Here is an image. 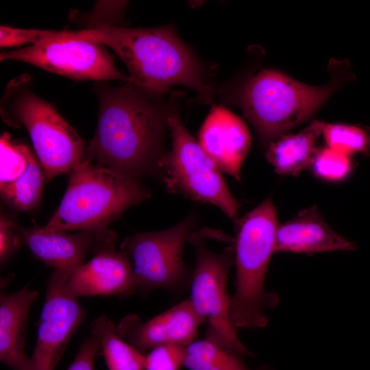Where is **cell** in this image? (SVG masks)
Masks as SVG:
<instances>
[{"label": "cell", "instance_id": "6da1fadb", "mask_svg": "<svg viewBox=\"0 0 370 370\" xmlns=\"http://www.w3.org/2000/svg\"><path fill=\"white\" fill-rule=\"evenodd\" d=\"M93 91L99 101L98 124L83 160L138 179L162 155L171 114L156 101L157 94L131 82L112 86L98 82Z\"/></svg>", "mask_w": 370, "mask_h": 370}, {"label": "cell", "instance_id": "7a4b0ae2", "mask_svg": "<svg viewBox=\"0 0 370 370\" xmlns=\"http://www.w3.org/2000/svg\"><path fill=\"white\" fill-rule=\"evenodd\" d=\"M82 38L109 47L125 64L132 83L159 95L175 85L187 86L209 103L213 90L201 64L172 26L130 28L99 25L82 30Z\"/></svg>", "mask_w": 370, "mask_h": 370}, {"label": "cell", "instance_id": "3957f363", "mask_svg": "<svg viewBox=\"0 0 370 370\" xmlns=\"http://www.w3.org/2000/svg\"><path fill=\"white\" fill-rule=\"evenodd\" d=\"M150 196L138 179L82 160L70 173L66 190L45 227L91 232L95 236V248L112 247L116 237L108 225Z\"/></svg>", "mask_w": 370, "mask_h": 370}, {"label": "cell", "instance_id": "277c9868", "mask_svg": "<svg viewBox=\"0 0 370 370\" xmlns=\"http://www.w3.org/2000/svg\"><path fill=\"white\" fill-rule=\"evenodd\" d=\"M235 222L236 281L231 319L237 329L262 328L268 323L265 311L279 302L278 295L264 288L279 225L275 208L268 198Z\"/></svg>", "mask_w": 370, "mask_h": 370}, {"label": "cell", "instance_id": "5b68a950", "mask_svg": "<svg viewBox=\"0 0 370 370\" xmlns=\"http://www.w3.org/2000/svg\"><path fill=\"white\" fill-rule=\"evenodd\" d=\"M0 110L8 125L25 126L47 180L70 173L83 160V140L52 104L34 92L29 75L8 82Z\"/></svg>", "mask_w": 370, "mask_h": 370}, {"label": "cell", "instance_id": "8992f818", "mask_svg": "<svg viewBox=\"0 0 370 370\" xmlns=\"http://www.w3.org/2000/svg\"><path fill=\"white\" fill-rule=\"evenodd\" d=\"M334 74V77L323 86L299 82L273 69L253 76L241 92L239 104L262 145L267 147L308 120L346 79L341 77L342 73L338 77Z\"/></svg>", "mask_w": 370, "mask_h": 370}, {"label": "cell", "instance_id": "52a82bcc", "mask_svg": "<svg viewBox=\"0 0 370 370\" xmlns=\"http://www.w3.org/2000/svg\"><path fill=\"white\" fill-rule=\"evenodd\" d=\"M217 233L204 229L193 232L189 238L196 256L189 300L195 311L208 323L207 332L241 356H251V352L238 336L230 317L231 297L227 293V282L230 269L234 264V239L217 249L214 247Z\"/></svg>", "mask_w": 370, "mask_h": 370}, {"label": "cell", "instance_id": "ba28073f", "mask_svg": "<svg viewBox=\"0 0 370 370\" xmlns=\"http://www.w3.org/2000/svg\"><path fill=\"white\" fill-rule=\"evenodd\" d=\"M171 150L157 162L168 192L213 204L228 217L237 219L240 204L232 196L221 170L188 132L178 116L168 119Z\"/></svg>", "mask_w": 370, "mask_h": 370}, {"label": "cell", "instance_id": "9c48e42d", "mask_svg": "<svg viewBox=\"0 0 370 370\" xmlns=\"http://www.w3.org/2000/svg\"><path fill=\"white\" fill-rule=\"evenodd\" d=\"M194 220L156 232L127 236L120 246L135 275L137 291L156 289L180 292L190 287L193 271L183 260L185 244L194 232Z\"/></svg>", "mask_w": 370, "mask_h": 370}, {"label": "cell", "instance_id": "30bf717a", "mask_svg": "<svg viewBox=\"0 0 370 370\" xmlns=\"http://www.w3.org/2000/svg\"><path fill=\"white\" fill-rule=\"evenodd\" d=\"M103 44L77 37L47 41L0 53L1 61L26 62L77 80L131 82L115 66Z\"/></svg>", "mask_w": 370, "mask_h": 370}, {"label": "cell", "instance_id": "8fae6325", "mask_svg": "<svg viewBox=\"0 0 370 370\" xmlns=\"http://www.w3.org/2000/svg\"><path fill=\"white\" fill-rule=\"evenodd\" d=\"M72 273L54 271L48 280L30 370H54L84 318L77 297L67 288Z\"/></svg>", "mask_w": 370, "mask_h": 370}, {"label": "cell", "instance_id": "7c38bea8", "mask_svg": "<svg viewBox=\"0 0 370 370\" xmlns=\"http://www.w3.org/2000/svg\"><path fill=\"white\" fill-rule=\"evenodd\" d=\"M205 321L187 299L147 321L130 314L120 321V336L142 353L168 344L186 347L195 341Z\"/></svg>", "mask_w": 370, "mask_h": 370}, {"label": "cell", "instance_id": "4fadbf2b", "mask_svg": "<svg viewBox=\"0 0 370 370\" xmlns=\"http://www.w3.org/2000/svg\"><path fill=\"white\" fill-rule=\"evenodd\" d=\"M78 267L67 288L76 297L95 295L130 296L137 291L132 267L124 253L114 247L102 249Z\"/></svg>", "mask_w": 370, "mask_h": 370}, {"label": "cell", "instance_id": "5bb4252c", "mask_svg": "<svg viewBox=\"0 0 370 370\" xmlns=\"http://www.w3.org/2000/svg\"><path fill=\"white\" fill-rule=\"evenodd\" d=\"M198 142L219 169L241 180V166L251 146L245 122L221 106H214L203 123Z\"/></svg>", "mask_w": 370, "mask_h": 370}, {"label": "cell", "instance_id": "9a60e30c", "mask_svg": "<svg viewBox=\"0 0 370 370\" xmlns=\"http://www.w3.org/2000/svg\"><path fill=\"white\" fill-rule=\"evenodd\" d=\"M356 244L334 231L317 206L300 211L293 219L279 224L275 252L313 254L332 251H354Z\"/></svg>", "mask_w": 370, "mask_h": 370}, {"label": "cell", "instance_id": "2e32d148", "mask_svg": "<svg viewBox=\"0 0 370 370\" xmlns=\"http://www.w3.org/2000/svg\"><path fill=\"white\" fill-rule=\"evenodd\" d=\"M16 230L22 244L54 271L73 272L84 263L86 255L96 243L95 234L88 231L69 234L45 226L16 227Z\"/></svg>", "mask_w": 370, "mask_h": 370}, {"label": "cell", "instance_id": "e0dca14e", "mask_svg": "<svg viewBox=\"0 0 370 370\" xmlns=\"http://www.w3.org/2000/svg\"><path fill=\"white\" fill-rule=\"evenodd\" d=\"M36 291L27 285L0 296V360L12 370H30L25 354V330Z\"/></svg>", "mask_w": 370, "mask_h": 370}, {"label": "cell", "instance_id": "ac0fdd59", "mask_svg": "<svg viewBox=\"0 0 370 370\" xmlns=\"http://www.w3.org/2000/svg\"><path fill=\"white\" fill-rule=\"evenodd\" d=\"M321 136V121H314L301 131L284 134L270 143L267 159L278 173L295 176L310 167Z\"/></svg>", "mask_w": 370, "mask_h": 370}, {"label": "cell", "instance_id": "d6986e66", "mask_svg": "<svg viewBox=\"0 0 370 370\" xmlns=\"http://www.w3.org/2000/svg\"><path fill=\"white\" fill-rule=\"evenodd\" d=\"M90 331L99 343L108 370H145L146 355L125 341L108 317L95 319Z\"/></svg>", "mask_w": 370, "mask_h": 370}, {"label": "cell", "instance_id": "ffe728a7", "mask_svg": "<svg viewBox=\"0 0 370 370\" xmlns=\"http://www.w3.org/2000/svg\"><path fill=\"white\" fill-rule=\"evenodd\" d=\"M243 358L206 332L204 338L185 347L184 367L188 370H251Z\"/></svg>", "mask_w": 370, "mask_h": 370}, {"label": "cell", "instance_id": "44dd1931", "mask_svg": "<svg viewBox=\"0 0 370 370\" xmlns=\"http://www.w3.org/2000/svg\"><path fill=\"white\" fill-rule=\"evenodd\" d=\"M27 160V166L19 177L10 183L0 184L3 199L12 208L21 211L29 210L38 204L47 180L38 159L29 149Z\"/></svg>", "mask_w": 370, "mask_h": 370}, {"label": "cell", "instance_id": "7402d4cb", "mask_svg": "<svg viewBox=\"0 0 370 370\" xmlns=\"http://www.w3.org/2000/svg\"><path fill=\"white\" fill-rule=\"evenodd\" d=\"M321 132L326 146L352 156H370V128L358 125L321 121Z\"/></svg>", "mask_w": 370, "mask_h": 370}, {"label": "cell", "instance_id": "603a6c76", "mask_svg": "<svg viewBox=\"0 0 370 370\" xmlns=\"http://www.w3.org/2000/svg\"><path fill=\"white\" fill-rule=\"evenodd\" d=\"M310 168L321 180L338 182L350 175L354 162L352 156L325 146L318 149Z\"/></svg>", "mask_w": 370, "mask_h": 370}, {"label": "cell", "instance_id": "cb8c5ba5", "mask_svg": "<svg viewBox=\"0 0 370 370\" xmlns=\"http://www.w3.org/2000/svg\"><path fill=\"white\" fill-rule=\"evenodd\" d=\"M79 31H56L38 29H22L1 25L0 46L18 47L26 44L37 45L47 41L75 38Z\"/></svg>", "mask_w": 370, "mask_h": 370}, {"label": "cell", "instance_id": "d4e9b609", "mask_svg": "<svg viewBox=\"0 0 370 370\" xmlns=\"http://www.w3.org/2000/svg\"><path fill=\"white\" fill-rule=\"evenodd\" d=\"M186 347L168 344L156 347L145 356V370H180Z\"/></svg>", "mask_w": 370, "mask_h": 370}, {"label": "cell", "instance_id": "484cf974", "mask_svg": "<svg viewBox=\"0 0 370 370\" xmlns=\"http://www.w3.org/2000/svg\"><path fill=\"white\" fill-rule=\"evenodd\" d=\"M127 5L126 1H97L92 10L86 15V29L99 25H119Z\"/></svg>", "mask_w": 370, "mask_h": 370}, {"label": "cell", "instance_id": "4316f807", "mask_svg": "<svg viewBox=\"0 0 370 370\" xmlns=\"http://www.w3.org/2000/svg\"><path fill=\"white\" fill-rule=\"evenodd\" d=\"M16 225L10 219L1 216L0 221V260L5 261L22 244Z\"/></svg>", "mask_w": 370, "mask_h": 370}, {"label": "cell", "instance_id": "83f0119b", "mask_svg": "<svg viewBox=\"0 0 370 370\" xmlns=\"http://www.w3.org/2000/svg\"><path fill=\"white\" fill-rule=\"evenodd\" d=\"M99 352L100 345L98 340L90 335L81 345L67 370H94L95 360Z\"/></svg>", "mask_w": 370, "mask_h": 370}]
</instances>
